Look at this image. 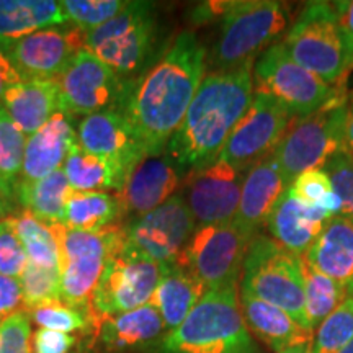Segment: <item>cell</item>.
<instances>
[{
	"mask_svg": "<svg viewBox=\"0 0 353 353\" xmlns=\"http://www.w3.org/2000/svg\"><path fill=\"white\" fill-rule=\"evenodd\" d=\"M206 50L193 33L176 37L151 69L126 81L118 112L145 156H162L205 77Z\"/></svg>",
	"mask_w": 353,
	"mask_h": 353,
	"instance_id": "1",
	"label": "cell"
},
{
	"mask_svg": "<svg viewBox=\"0 0 353 353\" xmlns=\"http://www.w3.org/2000/svg\"><path fill=\"white\" fill-rule=\"evenodd\" d=\"M254 64L213 70L203 77L182 125L164 151L185 175L218 161L229 134L252 101Z\"/></svg>",
	"mask_w": 353,
	"mask_h": 353,
	"instance_id": "2",
	"label": "cell"
},
{
	"mask_svg": "<svg viewBox=\"0 0 353 353\" xmlns=\"http://www.w3.org/2000/svg\"><path fill=\"white\" fill-rule=\"evenodd\" d=\"M157 353H254L239 304V283L206 290Z\"/></svg>",
	"mask_w": 353,
	"mask_h": 353,
	"instance_id": "3",
	"label": "cell"
},
{
	"mask_svg": "<svg viewBox=\"0 0 353 353\" xmlns=\"http://www.w3.org/2000/svg\"><path fill=\"white\" fill-rule=\"evenodd\" d=\"M239 291L283 309L299 325L311 330L304 306L303 257L270 236L257 234L250 241L242 263Z\"/></svg>",
	"mask_w": 353,
	"mask_h": 353,
	"instance_id": "4",
	"label": "cell"
},
{
	"mask_svg": "<svg viewBox=\"0 0 353 353\" xmlns=\"http://www.w3.org/2000/svg\"><path fill=\"white\" fill-rule=\"evenodd\" d=\"M283 3L273 0H236L221 19V30L210 54L214 70H232L255 63L288 28Z\"/></svg>",
	"mask_w": 353,
	"mask_h": 353,
	"instance_id": "5",
	"label": "cell"
},
{
	"mask_svg": "<svg viewBox=\"0 0 353 353\" xmlns=\"http://www.w3.org/2000/svg\"><path fill=\"white\" fill-rule=\"evenodd\" d=\"M280 44L294 63L332 87L352 70L330 2H307Z\"/></svg>",
	"mask_w": 353,
	"mask_h": 353,
	"instance_id": "6",
	"label": "cell"
},
{
	"mask_svg": "<svg viewBox=\"0 0 353 353\" xmlns=\"http://www.w3.org/2000/svg\"><path fill=\"white\" fill-rule=\"evenodd\" d=\"M156 8L151 2H126L123 10L99 28L85 33L83 48L130 81L148 65L157 37Z\"/></svg>",
	"mask_w": 353,
	"mask_h": 353,
	"instance_id": "7",
	"label": "cell"
},
{
	"mask_svg": "<svg viewBox=\"0 0 353 353\" xmlns=\"http://www.w3.org/2000/svg\"><path fill=\"white\" fill-rule=\"evenodd\" d=\"M252 74L254 92L272 97L294 120L306 118L343 99L341 87L329 85L294 63L280 43L259 56Z\"/></svg>",
	"mask_w": 353,
	"mask_h": 353,
	"instance_id": "8",
	"label": "cell"
},
{
	"mask_svg": "<svg viewBox=\"0 0 353 353\" xmlns=\"http://www.w3.org/2000/svg\"><path fill=\"white\" fill-rule=\"evenodd\" d=\"M59 244L61 299L87 311L108 257L120 249L121 224L101 232H82L63 224L51 226Z\"/></svg>",
	"mask_w": 353,
	"mask_h": 353,
	"instance_id": "9",
	"label": "cell"
},
{
	"mask_svg": "<svg viewBox=\"0 0 353 353\" xmlns=\"http://www.w3.org/2000/svg\"><path fill=\"white\" fill-rule=\"evenodd\" d=\"M345 97L306 118L291 121L283 139L273 151L286 180L324 165L343 151V126L347 117Z\"/></svg>",
	"mask_w": 353,
	"mask_h": 353,
	"instance_id": "10",
	"label": "cell"
},
{
	"mask_svg": "<svg viewBox=\"0 0 353 353\" xmlns=\"http://www.w3.org/2000/svg\"><path fill=\"white\" fill-rule=\"evenodd\" d=\"M196 223L176 193L159 208L121 224L118 257L174 263L183 252Z\"/></svg>",
	"mask_w": 353,
	"mask_h": 353,
	"instance_id": "11",
	"label": "cell"
},
{
	"mask_svg": "<svg viewBox=\"0 0 353 353\" xmlns=\"http://www.w3.org/2000/svg\"><path fill=\"white\" fill-rule=\"evenodd\" d=\"M250 241L232 221L196 226L176 262L187 267L206 290L239 283Z\"/></svg>",
	"mask_w": 353,
	"mask_h": 353,
	"instance_id": "12",
	"label": "cell"
},
{
	"mask_svg": "<svg viewBox=\"0 0 353 353\" xmlns=\"http://www.w3.org/2000/svg\"><path fill=\"white\" fill-rule=\"evenodd\" d=\"M294 118L278 101L254 92L252 101L219 154V161L249 172L276 149Z\"/></svg>",
	"mask_w": 353,
	"mask_h": 353,
	"instance_id": "13",
	"label": "cell"
},
{
	"mask_svg": "<svg viewBox=\"0 0 353 353\" xmlns=\"http://www.w3.org/2000/svg\"><path fill=\"white\" fill-rule=\"evenodd\" d=\"M164 265L149 260L108 257L90 299V314L101 322L151 301Z\"/></svg>",
	"mask_w": 353,
	"mask_h": 353,
	"instance_id": "14",
	"label": "cell"
},
{
	"mask_svg": "<svg viewBox=\"0 0 353 353\" xmlns=\"http://www.w3.org/2000/svg\"><path fill=\"white\" fill-rule=\"evenodd\" d=\"M56 81L59 85L61 112L68 117H88L117 110L126 85V81L85 48L74 56L68 69Z\"/></svg>",
	"mask_w": 353,
	"mask_h": 353,
	"instance_id": "15",
	"label": "cell"
},
{
	"mask_svg": "<svg viewBox=\"0 0 353 353\" xmlns=\"http://www.w3.org/2000/svg\"><path fill=\"white\" fill-rule=\"evenodd\" d=\"M85 33L76 28L39 30L13 41H0L21 81H56L83 48Z\"/></svg>",
	"mask_w": 353,
	"mask_h": 353,
	"instance_id": "16",
	"label": "cell"
},
{
	"mask_svg": "<svg viewBox=\"0 0 353 353\" xmlns=\"http://www.w3.org/2000/svg\"><path fill=\"white\" fill-rule=\"evenodd\" d=\"M245 174L219 159L205 169L188 172L179 195L187 203L196 226L231 223L239 206Z\"/></svg>",
	"mask_w": 353,
	"mask_h": 353,
	"instance_id": "17",
	"label": "cell"
},
{
	"mask_svg": "<svg viewBox=\"0 0 353 353\" xmlns=\"http://www.w3.org/2000/svg\"><path fill=\"white\" fill-rule=\"evenodd\" d=\"M169 334L151 303L108 317L82 334L79 345L88 353H157Z\"/></svg>",
	"mask_w": 353,
	"mask_h": 353,
	"instance_id": "18",
	"label": "cell"
},
{
	"mask_svg": "<svg viewBox=\"0 0 353 353\" xmlns=\"http://www.w3.org/2000/svg\"><path fill=\"white\" fill-rule=\"evenodd\" d=\"M183 175L185 172L165 154L141 161L128 175L121 192L117 193L125 218H139L164 205L176 195V190L183 182Z\"/></svg>",
	"mask_w": 353,
	"mask_h": 353,
	"instance_id": "19",
	"label": "cell"
},
{
	"mask_svg": "<svg viewBox=\"0 0 353 353\" xmlns=\"http://www.w3.org/2000/svg\"><path fill=\"white\" fill-rule=\"evenodd\" d=\"M77 143L83 151L121 165L128 174L144 161L143 145L118 110L83 117L77 130Z\"/></svg>",
	"mask_w": 353,
	"mask_h": 353,
	"instance_id": "20",
	"label": "cell"
},
{
	"mask_svg": "<svg viewBox=\"0 0 353 353\" xmlns=\"http://www.w3.org/2000/svg\"><path fill=\"white\" fill-rule=\"evenodd\" d=\"M290 187L291 183L278 165L275 154H268L245 174L239 206L232 223L245 237L252 239L267 223L273 206Z\"/></svg>",
	"mask_w": 353,
	"mask_h": 353,
	"instance_id": "21",
	"label": "cell"
},
{
	"mask_svg": "<svg viewBox=\"0 0 353 353\" xmlns=\"http://www.w3.org/2000/svg\"><path fill=\"white\" fill-rule=\"evenodd\" d=\"M303 260L342 285L348 296H353V219L330 218Z\"/></svg>",
	"mask_w": 353,
	"mask_h": 353,
	"instance_id": "22",
	"label": "cell"
},
{
	"mask_svg": "<svg viewBox=\"0 0 353 353\" xmlns=\"http://www.w3.org/2000/svg\"><path fill=\"white\" fill-rule=\"evenodd\" d=\"M76 144L77 134L70 117L57 112L41 130L26 139L21 179L39 180L61 170Z\"/></svg>",
	"mask_w": 353,
	"mask_h": 353,
	"instance_id": "23",
	"label": "cell"
},
{
	"mask_svg": "<svg viewBox=\"0 0 353 353\" xmlns=\"http://www.w3.org/2000/svg\"><path fill=\"white\" fill-rule=\"evenodd\" d=\"M329 219V216L322 211L301 205L288 188L273 206L265 226L272 239L303 257L319 237L322 228Z\"/></svg>",
	"mask_w": 353,
	"mask_h": 353,
	"instance_id": "24",
	"label": "cell"
},
{
	"mask_svg": "<svg viewBox=\"0 0 353 353\" xmlns=\"http://www.w3.org/2000/svg\"><path fill=\"white\" fill-rule=\"evenodd\" d=\"M239 304L245 325L275 353L285 348L312 342L314 332L304 329L283 309L239 291Z\"/></svg>",
	"mask_w": 353,
	"mask_h": 353,
	"instance_id": "25",
	"label": "cell"
},
{
	"mask_svg": "<svg viewBox=\"0 0 353 353\" xmlns=\"http://www.w3.org/2000/svg\"><path fill=\"white\" fill-rule=\"evenodd\" d=\"M2 108L30 138L61 112L57 81H20L8 88Z\"/></svg>",
	"mask_w": 353,
	"mask_h": 353,
	"instance_id": "26",
	"label": "cell"
},
{
	"mask_svg": "<svg viewBox=\"0 0 353 353\" xmlns=\"http://www.w3.org/2000/svg\"><path fill=\"white\" fill-rule=\"evenodd\" d=\"M205 293L206 286L187 267L174 262L164 265L161 281L149 303L157 309L170 332L182 324Z\"/></svg>",
	"mask_w": 353,
	"mask_h": 353,
	"instance_id": "27",
	"label": "cell"
},
{
	"mask_svg": "<svg viewBox=\"0 0 353 353\" xmlns=\"http://www.w3.org/2000/svg\"><path fill=\"white\" fill-rule=\"evenodd\" d=\"M64 170H56L39 180H23L15 187V201L48 226L64 223V210L70 195Z\"/></svg>",
	"mask_w": 353,
	"mask_h": 353,
	"instance_id": "28",
	"label": "cell"
},
{
	"mask_svg": "<svg viewBox=\"0 0 353 353\" xmlns=\"http://www.w3.org/2000/svg\"><path fill=\"white\" fill-rule=\"evenodd\" d=\"M72 192H103L110 190L120 193L125 187L128 172L108 159L90 154L79 145L70 149L63 167Z\"/></svg>",
	"mask_w": 353,
	"mask_h": 353,
	"instance_id": "29",
	"label": "cell"
},
{
	"mask_svg": "<svg viewBox=\"0 0 353 353\" xmlns=\"http://www.w3.org/2000/svg\"><path fill=\"white\" fill-rule=\"evenodd\" d=\"M65 21L54 0H0V41H13Z\"/></svg>",
	"mask_w": 353,
	"mask_h": 353,
	"instance_id": "30",
	"label": "cell"
},
{
	"mask_svg": "<svg viewBox=\"0 0 353 353\" xmlns=\"http://www.w3.org/2000/svg\"><path fill=\"white\" fill-rule=\"evenodd\" d=\"M125 218L117 193L70 192L64 210L63 226L72 231L101 232Z\"/></svg>",
	"mask_w": 353,
	"mask_h": 353,
	"instance_id": "31",
	"label": "cell"
},
{
	"mask_svg": "<svg viewBox=\"0 0 353 353\" xmlns=\"http://www.w3.org/2000/svg\"><path fill=\"white\" fill-rule=\"evenodd\" d=\"M304 278V306L309 329L314 330L348 298L347 290L332 278L322 275L321 272L303 260Z\"/></svg>",
	"mask_w": 353,
	"mask_h": 353,
	"instance_id": "32",
	"label": "cell"
},
{
	"mask_svg": "<svg viewBox=\"0 0 353 353\" xmlns=\"http://www.w3.org/2000/svg\"><path fill=\"white\" fill-rule=\"evenodd\" d=\"M28 262L46 268H59V244L51 226L21 211L10 216Z\"/></svg>",
	"mask_w": 353,
	"mask_h": 353,
	"instance_id": "33",
	"label": "cell"
},
{
	"mask_svg": "<svg viewBox=\"0 0 353 353\" xmlns=\"http://www.w3.org/2000/svg\"><path fill=\"white\" fill-rule=\"evenodd\" d=\"M26 136L0 107V190L15 201V187L20 182Z\"/></svg>",
	"mask_w": 353,
	"mask_h": 353,
	"instance_id": "34",
	"label": "cell"
},
{
	"mask_svg": "<svg viewBox=\"0 0 353 353\" xmlns=\"http://www.w3.org/2000/svg\"><path fill=\"white\" fill-rule=\"evenodd\" d=\"M290 190L293 196L306 208L322 211L329 218H334L341 213V203L335 195L332 182L322 169L304 172L291 183Z\"/></svg>",
	"mask_w": 353,
	"mask_h": 353,
	"instance_id": "35",
	"label": "cell"
},
{
	"mask_svg": "<svg viewBox=\"0 0 353 353\" xmlns=\"http://www.w3.org/2000/svg\"><path fill=\"white\" fill-rule=\"evenodd\" d=\"M353 341V296H348L314 330L311 353H341Z\"/></svg>",
	"mask_w": 353,
	"mask_h": 353,
	"instance_id": "36",
	"label": "cell"
},
{
	"mask_svg": "<svg viewBox=\"0 0 353 353\" xmlns=\"http://www.w3.org/2000/svg\"><path fill=\"white\" fill-rule=\"evenodd\" d=\"M34 324L39 329L54 330V332L72 334V332H85L88 324H90V307L87 311L77 309L64 301H51L39 304V306L26 311Z\"/></svg>",
	"mask_w": 353,
	"mask_h": 353,
	"instance_id": "37",
	"label": "cell"
},
{
	"mask_svg": "<svg viewBox=\"0 0 353 353\" xmlns=\"http://www.w3.org/2000/svg\"><path fill=\"white\" fill-rule=\"evenodd\" d=\"M19 280L23 293L25 311L44 303L63 301L59 268H46L28 262Z\"/></svg>",
	"mask_w": 353,
	"mask_h": 353,
	"instance_id": "38",
	"label": "cell"
},
{
	"mask_svg": "<svg viewBox=\"0 0 353 353\" xmlns=\"http://www.w3.org/2000/svg\"><path fill=\"white\" fill-rule=\"evenodd\" d=\"M125 6L126 2L121 0H63L61 2L65 21L74 23L83 33L105 25L113 17H117Z\"/></svg>",
	"mask_w": 353,
	"mask_h": 353,
	"instance_id": "39",
	"label": "cell"
},
{
	"mask_svg": "<svg viewBox=\"0 0 353 353\" xmlns=\"http://www.w3.org/2000/svg\"><path fill=\"white\" fill-rule=\"evenodd\" d=\"M28 257L21 245L19 234L13 226L10 216L0 219V275L20 278Z\"/></svg>",
	"mask_w": 353,
	"mask_h": 353,
	"instance_id": "40",
	"label": "cell"
},
{
	"mask_svg": "<svg viewBox=\"0 0 353 353\" xmlns=\"http://www.w3.org/2000/svg\"><path fill=\"white\" fill-rule=\"evenodd\" d=\"M322 170L329 175L335 195L341 203L339 216L353 219V161L341 152L330 159Z\"/></svg>",
	"mask_w": 353,
	"mask_h": 353,
	"instance_id": "41",
	"label": "cell"
},
{
	"mask_svg": "<svg viewBox=\"0 0 353 353\" xmlns=\"http://www.w3.org/2000/svg\"><path fill=\"white\" fill-rule=\"evenodd\" d=\"M0 353H33L32 327L26 311L0 322Z\"/></svg>",
	"mask_w": 353,
	"mask_h": 353,
	"instance_id": "42",
	"label": "cell"
},
{
	"mask_svg": "<svg viewBox=\"0 0 353 353\" xmlns=\"http://www.w3.org/2000/svg\"><path fill=\"white\" fill-rule=\"evenodd\" d=\"M79 341L70 334L38 329L32 334L33 353H70Z\"/></svg>",
	"mask_w": 353,
	"mask_h": 353,
	"instance_id": "43",
	"label": "cell"
},
{
	"mask_svg": "<svg viewBox=\"0 0 353 353\" xmlns=\"http://www.w3.org/2000/svg\"><path fill=\"white\" fill-rule=\"evenodd\" d=\"M21 311H25V304L20 280L0 275V322Z\"/></svg>",
	"mask_w": 353,
	"mask_h": 353,
	"instance_id": "44",
	"label": "cell"
},
{
	"mask_svg": "<svg viewBox=\"0 0 353 353\" xmlns=\"http://www.w3.org/2000/svg\"><path fill=\"white\" fill-rule=\"evenodd\" d=\"M330 3H332L339 28L345 41L348 64H350V69H353V0H337Z\"/></svg>",
	"mask_w": 353,
	"mask_h": 353,
	"instance_id": "45",
	"label": "cell"
},
{
	"mask_svg": "<svg viewBox=\"0 0 353 353\" xmlns=\"http://www.w3.org/2000/svg\"><path fill=\"white\" fill-rule=\"evenodd\" d=\"M21 81V77L17 72V69L13 68L10 57H8L6 48L0 43V107H2L3 97L8 92V88L15 85Z\"/></svg>",
	"mask_w": 353,
	"mask_h": 353,
	"instance_id": "46",
	"label": "cell"
},
{
	"mask_svg": "<svg viewBox=\"0 0 353 353\" xmlns=\"http://www.w3.org/2000/svg\"><path fill=\"white\" fill-rule=\"evenodd\" d=\"M232 2H205L195 8L193 13V21L195 23H206V21L214 19H223L224 13L229 10Z\"/></svg>",
	"mask_w": 353,
	"mask_h": 353,
	"instance_id": "47",
	"label": "cell"
},
{
	"mask_svg": "<svg viewBox=\"0 0 353 353\" xmlns=\"http://www.w3.org/2000/svg\"><path fill=\"white\" fill-rule=\"evenodd\" d=\"M343 154L353 161V95L347 100V117L343 126Z\"/></svg>",
	"mask_w": 353,
	"mask_h": 353,
	"instance_id": "48",
	"label": "cell"
},
{
	"mask_svg": "<svg viewBox=\"0 0 353 353\" xmlns=\"http://www.w3.org/2000/svg\"><path fill=\"white\" fill-rule=\"evenodd\" d=\"M13 203H15V201H13L12 198H8L6 193H3L2 190H0V219L12 216Z\"/></svg>",
	"mask_w": 353,
	"mask_h": 353,
	"instance_id": "49",
	"label": "cell"
},
{
	"mask_svg": "<svg viewBox=\"0 0 353 353\" xmlns=\"http://www.w3.org/2000/svg\"><path fill=\"white\" fill-rule=\"evenodd\" d=\"M311 347H312V342L299 343V345L285 348V350H281L280 353H311Z\"/></svg>",
	"mask_w": 353,
	"mask_h": 353,
	"instance_id": "50",
	"label": "cell"
},
{
	"mask_svg": "<svg viewBox=\"0 0 353 353\" xmlns=\"http://www.w3.org/2000/svg\"><path fill=\"white\" fill-rule=\"evenodd\" d=\"M341 353H353V341H352L350 343H348V345H347L345 348H343V350H342Z\"/></svg>",
	"mask_w": 353,
	"mask_h": 353,
	"instance_id": "51",
	"label": "cell"
},
{
	"mask_svg": "<svg viewBox=\"0 0 353 353\" xmlns=\"http://www.w3.org/2000/svg\"><path fill=\"white\" fill-rule=\"evenodd\" d=\"M70 353H88V352H87V350H83L82 347H77V348H74V350L70 352Z\"/></svg>",
	"mask_w": 353,
	"mask_h": 353,
	"instance_id": "52",
	"label": "cell"
}]
</instances>
